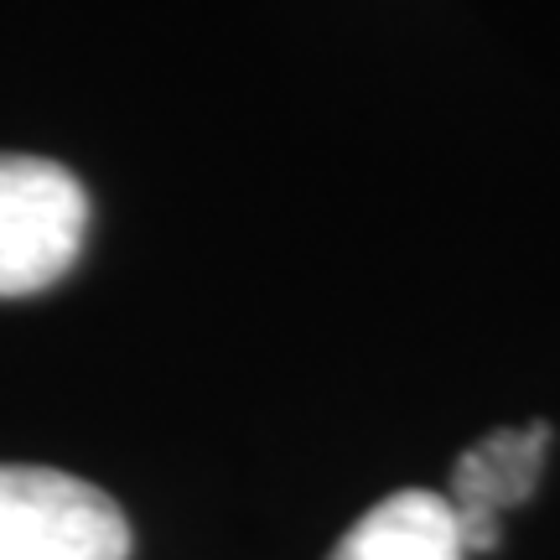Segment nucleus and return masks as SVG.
Wrapping results in <instances>:
<instances>
[{"label":"nucleus","instance_id":"nucleus-1","mask_svg":"<svg viewBox=\"0 0 560 560\" xmlns=\"http://www.w3.org/2000/svg\"><path fill=\"white\" fill-rule=\"evenodd\" d=\"M89 192L47 156L0 151V296L58 285L83 255Z\"/></svg>","mask_w":560,"mask_h":560},{"label":"nucleus","instance_id":"nucleus-2","mask_svg":"<svg viewBox=\"0 0 560 560\" xmlns=\"http://www.w3.org/2000/svg\"><path fill=\"white\" fill-rule=\"evenodd\" d=\"M0 560H130V524L94 482L0 462Z\"/></svg>","mask_w":560,"mask_h":560},{"label":"nucleus","instance_id":"nucleus-3","mask_svg":"<svg viewBox=\"0 0 560 560\" xmlns=\"http://www.w3.org/2000/svg\"><path fill=\"white\" fill-rule=\"evenodd\" d=\"M545 446H550V425L529 420V425L488 431L478 446H467L457 457L446 503L457 514V535L467 556H482L499 545V514L535 493L545 472Z\"/></svg>","mask_w":560,"mask_h":560},{"label":"nucleus","instance_id":"nucleus-4","mask_svg":"<svg viewBox=\"0 0 560 560\" xmlns=\"http://www.w3.org/2000/svg\"><path fill=\"white\" fill-rule=\"evenodd\" d=\"M327 560H467L446 493L405 488L374 503Z\"/></svg>","mask_w":560,"mask_h":560}]
</instances>
